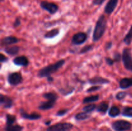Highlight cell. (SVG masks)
<instances>
[{"label":"cell","mask_w":132,"mask_h":131,"mask_svg":"<svg viewBox=\"0 0 132 131\" xmlns=\"http://www.w3.org/2000/svg\"><path fill=\"white\" fill-rule=\"evenodd\" d=\"M120 113H121V110L118 107L112 106L108 111V115L112 118H116L119 115Z\"/></svg>","instance_id":"603a6c76"},{"label":"cell","mask_w":132,"mask_h":131,"mask_svg":"<svg viewBox=\"0 0 132 131\" xmlns=\"http://www.w3.org/2000/svg\"><path fill=\"white\" fill-rule=\"evenodd\" d=\"M0 104L4 109H10L13 106V100L9 96L1 94L0 95Z\"/></svg>","instance_id":"30bf717a"},{"label":"cell","mask_w":132,"mask_h":131,"mask_svg":"<svg viewBox=\"0 0 132 131\" xmlns=\"http://www.w3.org/2000/svg\"><path fill=\"white\" fill-rule=\"evenodd\" d=\"M65 64V60L64 59H61L54 64H51L48 66L41 68L37 73V77L39 78H45L48 77L53 73L57 71L61 68Z\"/></svg>","instance_id":"7a4b0ae2"},{"label":"cell","mask_w":132,"mask_h":131,"mask_svg":"<svg viewBox=\"0 0 132 131\" xmlns=\"http://www.w3.org/2000/svg\"><path fill=\"white\" fill-rule=\"evenodd\" d=\"M68 111V109H61V110H59L57 113H56V116H63L65 115Z\"/></svg>","instance_id":"1f68e13d"},{"label":"cell","mask_w":132,"mask_h":131,"mask_svg":"<svg viewBox=\"0 0 132 131\" xmlns=\"http://www.w3.org/2000/svg\"><path fill=\"white\" fill-rule=\"evenodd\" d=\"M21 24V20L19 19V17H16L15 19L14 23H13V26H14V28H17L19 26H20Z\"/></svg>","instance_id":"e575fe53"},{"label":"cell","mask_w":132,"mask_h":131,"mask_svg":"<svg viewBox=\"0 0 132 131\" xmlns=\"http://www.w3.org/2000/svg\"><path fill=\"white\" fill-rule=\"evenodd\" d=\"M7 80L9 84L12 86H17L23 82V77L19 73H12L9 74L7 77Z\"/></svg>","instance_id":"8992f818"},{"label":"cell","mask_w":132,"mask_h":131,"mask_svg":"<svg viewBox=\"0 0 132 131\" xmlns=\"http://www.w3.org/2000/svg\"><path fill=\"white\" fill-rule=\"evenodd\" d=\"M51 121L50 120H49V121H46L45 123V124L46 125H50V123H51Z\"/></svg>","instance_id":"ab89813d"},{"label":"cell","mask_w":132,"mask_h":131,"mask_svg":"<svg viewBox=\"0 0 132 131\" xmlns=\"http://www.w3.org/2000/svg\"><path fill=\"white\" fill-rule=\"evenodd\" d=\"M13 62L16 66L27 67L29 64V60L27 57L22 55V56H18L14 58L13 60Z\"/></svg>","instance_id":"4fadbf2b"},{"label":"cell","mask_w":132,"mask_h":131,"mask_svg":"<svg viewBox=\"0 0 132 131\" xmlns=\"http://www.w3.org/2000/svg\"><path fill=\"white\" fill-rule=\"evenodd\" d=\"M55 103H56V101H51V100L43 101L38 106V109L42 110H49V109H51L54 107V105H55Z\"/></svg>","instance_id":"9a60e30c"},{"label":"cell","mask_w":132,"mask_h":131,"mask_svg":"<svg viewBox=\"0 0 132 131\" xmlns=\"http://www.w3.org/2000/svg\"><path fill=\"white\" fill-rule=\"evenodd\" d=\"M105 61L108 66H112L115 63V60L113 59H111L110 57H105Z\"/></svg>","instance_id":"836d02e7"},{"label":"cell","mask_w":132,"mask_h":131,"mask_svg":"<svg viewBox=\"0 0 132 131\" xmlns=\"http://www.w3.org/2000/svg\"><path fill=\"white\" fill-rule=\"evenodd\" d=\"M40 6L42 9L46 10L51 15L55 14L58 11L59 6L54 3L48 2L46 1H43L40 3Z\"/></svg>","instance_id":"52a82bcc"},{"label":"cell","mask_w":132,"mask_h":131,"mask_svg":"<svg viewBox=\"0 0 132 131\" xmlns=\"http://www.w3.org/2000/svg\"><path fill=\"white\" fill-rule=\"evenodd\" d=\"M17 118L15 116L12 114H6V125H14L16 122Z\"/></svg>","instance_id":"484cf974"},{"label":"cell","mask_w":132,"mask_h":131,"mask_svg":"<svg viewBox=\"0 0 132 131\" xmlns=\"http://www.w3.org/2000/svg\"><path fill=\"white\" fill-rule=\"evenodd\" d=\"M88 82L90 84L92 85H103V84H107L110 82V81L108 79H106L103 77H99V76H96L93 78H90L88 80Z\"/></svg>","instance_id":"8fae6325"},{"label":"cell","mask_w":132,"mask_h":131,"mask_svg":"<svg viewBox=\"0 0 132 131\" xmlns=\"http://www.w3.org/2000/svg\"><path fill=\"white\" fill-rule=\"evenodd\" d=\"M59 33V28H54V29L48 31L46 32L45 34V38L46 39H52L54 37H56L58 35Z\"/></svg>","instance_id":"cb8c5ba5"},{"label":"cell","mask_w":132,"mask_h":131,"mask_svg":"<svg viewBox=\"0 0 132 131\" xmlns=\"http://www.w3.org/2000/svg\"><path fill=\"white\" fill-rule=\"evenodd\" d=\"M102 88V86H99V85H96V86H94L90 87V88L86 90V92H94V91H96L97 90L101 89Z\"/></svg>","instance_id":"4dcf8cb0"},{"label":"cell","mask_w":132,"mask_h":131,"mask_svg":"<svg viewBox=\"0 0 132 131\" xmlns=\"http://www.w3.org/2000/svg\"><path fill=\"white\" fill-rule=\"evenodd\" d=\"M93 48H94V45L93 44L86 45V46H85L84 47H82V48L81 49V50H80L79 51V54L86 53L91 51Z\"/></svg>","instance_id":"f1b7e54d"},{"label":"cell","mask_w":132,"mask_h":131,"mask_svg":"<svg viewBox=\"0 0 132 131\" xmlns=\"http://www.w3.org/2000/svg\"><path fill=\"white\" fill-rule=\"evenodd\" d=\"M95 109H97V105L94 104H88L87 105L84 107L82 108V110H83L84 112L91 113L92 112L94 111Z\"/></svg>","instance_id":"83f0119b"},{"label":"cell","mask_w":132,"mask_h":131,"mask_svg":"<svg viewBox=\"0 0 132 131\" xmlns=\"http://www.w3.org/2000/svg\"><path fill=\"white\" fill-rule=\"evenodd\" d=\"M43 96L47 100H51V101H56L58 99V95L55 92H45L43 95Z\"/></svg>","instance_id":"44dd1931"},{"label":"cell","mask_w":132,"mask_h":131,"mask_svg":"<svg viewBox=\"0 0 132 131\" xmlns=\"http://www.w3.org/2000/svg\"><path fill=\"white\" fill-rule=\"evenodd\" d=\"M118 1L119 0H109L104 7V13L108 15L112 14L117 7Z\"/></svg>","instance_id":"7c38bea8"},{"label":"cell","mask_w":132,"mask_h":131,"mask_svg":"<svg viewBox=\"0 0 132 131\" xmlns=\"http://www.w3.org/2000/svg\"><path fill=\"white\" fill-rule=\"evenodd\" d=\"M113 59H114L115 62H119L121 61V60L122 59V55L119 53L118 52H116L114 53V55H113Z\"/></svg>","instance_id":"d6a6232c"},{"label":"cell","mask_w":132,"mask_h":131,"mask_svg":"<svg viewBox=\"0 0 132 131\" xmlns=\"http://www.w3.org/2000/svg\"><path fill=\"white\" fill-rule=\"evenodd\" d=\"M90 117H91V113H86V112H81V113H79L76 114L75 119H76V120L80 121L86 120V119L90 118Z\"/></svg>","instance_id":"d6986e66"},{"label":"cell","mask_w":132,"mask_h":131,"mask_svg":"<svg viewBox=\"0 0 132 131\" xmlns=\"http://www.w3.org/2000/svg\"><path fill=\"white\" fill-rule=\"evenodd\" d=\"M126 95H127V92H125V91H121V92H119L116 94V98L117 100H122L125 98H126Z\"/></svg>","instance_id":"f546056e"},{"label":"cell","mask_w":132,"mask_h":131,"mask_svg":"<svg viewBox=\"0 0 132 131\" xmlns=\"http://www.w3.org/2000/svg\"><path fill=\"white\" fill-rule=\"evenodd\" d=\"M88 35L85 32H78L73 35L72 38V44L81 45L85 43L87 40Z\"/></svg>","instance_id":"ba28073f"},{"label":"cell","mask_w":132,"mask_h":131,"mask_svg":"<svg viewBox=\"0 0 132 131\" xmlns=\"http://www.w3.org/2000/svg\"><path fill=\"white\" fill-rule=\"evenodd\" d=\"M107 27V20L105 16L103 14L101 15L98 18L95 24L93 33L92 40L94 42H97L99 41L104 35Z\"/></svg>","instance_id":"6da1fadb"},{"label":"cell","mask_w":132,"mask_h":131,"mask_svg":"<svg viewBox=\"0 0 132 131\" xmlns=\"http://www.w3.org/2000/svg\"><path fill=\"white\" fill-rule=\"evenodd\" d=\"M20 40L17 37H14V36H8V37H5L2 39L1 42V45L2 46H7L9 45L14 44L18 43L19 42Z\"/></svg>","instance_id":"5bb4252c"},{"label":"cell","mask_w":132,"mask_h":131,"mask_svg":"<svg viewBox=\"0 0 132 131\" xmlns=\"http://www.w3.org/2000/svg\"><path fill=\"white\" fill-rule=\"evenodd\" d=\"M99 98H100V97H99V95L86 96L82 100V104H91V103L95 102V101L99 100Z\"/></svg>","instance_id":"ffe728a7"},{"label":"cell","mask_w":132,"mask_h":131,"mask_svg":"<svg viewBox=\"0 0 132 131\" xmlns=\"http://www.w3.org/2000/svg\"><path fill=\"white\" fill-rule=\"evenodd\" d=\"M20 50V48L18 46H10V47H6L4 49V51L6 53V54L11 56H14L18 54Z\"/></svg>","instance_id":"e0dca14e"},{"label":"cell","mask_w":132,"mask_h":131,"mask_svg":"<svg viewBox=\"0 0 132 131\" xmlns=\"http://www.w3.org/2000/svg\"><path fill=\"white\" fill-rule=\"evenodd\" d=\"M2 1H3V0H2Z\"/></svg>","instance_id":"60d3db41"},{"label":"cell","mask_w":132,"mask_h":131,"mask_svg":"<svg viewBox=\"0 0 132 131\" xmlns=\"http://www.w3.org/2000/svg\"><path fill=\"white\" fill-rule=\"evenodd\" d=\"M106 0H93L92 4L94 5H101Z\"/></svg>","instance_id":"8d00e7d4"},{"label":"cell","mask_w":132,"mask_h":131,"mask_svg":"<svg viewBox=\"0 0 132 131\" xmlns=\"http://www.w3.org/2000/svg\"><path fill=\"white\" fill-rule=\"evenodd\" d=\"M109 108V104L106 101H102L97 107V111L103 114H105L107 113Z\"/></svg>","instance_id":"ac0fdd59"},{"label":"cell","mask_w":132,"mask_h":131,"mask_svg":"<svg viewBox=\"0 0 132 131\" xmlns=\"http://www.w3.org/2000/svg\"><path fill=\"white\" fill-rule=\"evenodd\" d=\"M124 43L126 44V45H130L132 42V25L130 27V30H128V33L125 35L123 39Z\"/></svg>","instance_id":"d4e9b609"},{"label":"cell","mask_w":132,"mask_h":131,"mask_svg":"<svg viewBox=\"0 0 132 131\" xmlns=\"http://www.w3.org/2000/svg\"><path fill=\"white\" fill-rule=\"evenodd\" d=\"M1 57H0V62H1V63L3 62H7L8 60H9V59H8L6 57H5V55H3V54L1 53Z\"/></svg>","instance_id":"74e56055"},{"label":"cell","mask_w":132,"mask_h":131,"mask_svg":"<svg viewBox=\"0 0 132 131\" xmlns=\"http://www.w3.org/2000/svg\"><path fill=\"white\" fill-rule=\"evenodd\" d=\"M132 87V78H123L119 81V87L121 89H126Z\"/></svg>","instance_id":"2e32d148"},{"label":"cell","mask_w":132,"mask_h":131,"mask_svg":"<svg viewBox=\"0 0 132 131\" xmlns=\"http://www.w3.org/2000/svg\"><path fill=\"white\" fill-rule=\"evenodd\" d=\"M112 127L115 131H128L132 128V123L128 121L119 119L113 121Z\"/></svg>","instance_id":"3957f363"},{"label":"cell","mask_w":132,"mask_h":131,"mask_svg":"<svg viewBox=\"0 0 132 131\" xmlns=\"http://www.w3.org/2000/svg\"><path fill=\"white\" fill-rule=\"evenodd\" d=\"M122 60L125 69L132 72V55L130 48H126L122 50Z\"/></svg>","instance_id":"277c9868"},{"label":"cell","mask_w":132,"mask_h":131,"mask_svg":"<svg viewBox=\"0 0 132 131\" xmlns=\"http://www.w3.org/2000/svg\"><path fill=\"white\" fill-rule=\"evenodd\" d=\"M53 80H54V78H52V77H51V76H50V77H47V81L48 82H53Z\"/></svg>","instance_id":"f35d334b"},{"label":"cell","mask_w":132,"mask_h":131,"mask_svg":"<svg viewBox=\"0 0 132 131\" xmlns=\"http://www.w3.org/2000/svg\"><path fill=\"white\" fill-rule=\"evenodd\" d=\"M4 130L5 131H22L23 130V127L18 124L5 125Z\"/></svg>","instance_id":"7402d4cb"},{"label":"cell","mask_w":132,"mask_h":131,"mask_svg":"<svg viewBox=\"0 0 132 131\" xmlns=\"http://www.w3.org/2000/svg\"><path fill=\"white\" fill-rule=\"evenodd\" d=\"M73 127V125L68 122H60L49 126L46 131H70Z\"/></svg>","instance_id":"5b68a950"},{"label":"cell","mask_w":132,"mask_h":131,"mask_svg":"<svg viewBox=\"0 0 132 131\" xmlns=\"http://www.w3.org/2000/svg\"><path fill=\"white\" fill-rule=\"evenodd\" d=\"M122 115L128 118H132V107L125 106L122 110Z\"/></svg>","instance_id":"4316f807"},{"label":"cell","mask_w":132,"mask_h":131,"mask_svg":"<svg viewBox=\"0 0 132 131\" xmlns=\"http://www.w3.org/2000/svg\"><path fill=\"white\" fill-rule=\"evenodd\" d=\"M19 114H20L21 118L23 119H28V120H37L41 118V115L37 113H32L31 114H28L23 108L19 109Z\"/></svg>","instance_id":"9c48e42d"},{"label":"cell","mask_w":132,"mask_h":131,"mask_svg":"<svg viewBox=\"0 0 132 131\" xmlns=\"http://www.w3.org/2000/svg\"><path fill=\"white\" fill-rule=\"evenodd\" d=\"M112 46H113V43H112V41H108V42H107L106 43L104 48H105L106 50H109L112 48Z\"/></svg>","instance_id":"d590c367"}]
</instances>
